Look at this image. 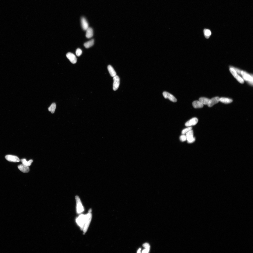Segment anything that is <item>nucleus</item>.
I'll use <instances>...</instances> for the list:
<instances>
[{"label": "nucleus", "instance_id": "1", "mask_svg": "<svg viewBox=\"0 0 253 253\" xmlns=\"http://www.w3.org/2000/svg\"><path fill=\"white\" fill-rule=\"evenodd\" d=\"M199 168L201 174L217 191H226L230 186L229 173L224 164L217 160L210 157L205 158L199 163Z\"/></svg>", "mask_w": 253, "mask_h": 253}, {"label": "nucleus", "instance_id": "2", "mask_svg": "<svg viewBox=\"0 0 253 253\" xmlns=\"http://www.w3.org/2000/svg\"><path fill=\"white\" fill-rule=\"evenodd\" d=\"M246 160V151L239 145L231 146L227 154V162L232 169H236L244 164Z\"/></svg>", "mask_w": 253, "mask_h": 253}, {"label": "nucleus", "instance_id": "3", "mask_svg": "<svg viewBox=\"0 0 253 253\" xmlns=\"http://www.w3.org/2000/svg\"><path fill=\"white\" fill-rule=\"evenodd\" d=\"M245 80L250 89L253 91V52L246 51L243 58Z\"/></svg>", "mask_w": 253, "mask_h": 253}, {"label": "nucleus", "instance_id": "4", "mask_svg": "<svg viewBox=\"0 0 253 253\" xmlns=\"http://www.w3.org/2000/svg\"><path fill=\"white\" fill-rule=\"evenodd\" d=\"M252 137H253V132H252Z\"/></svg>", "mask_w": 253, "mask_h": 253}]
</instances>
